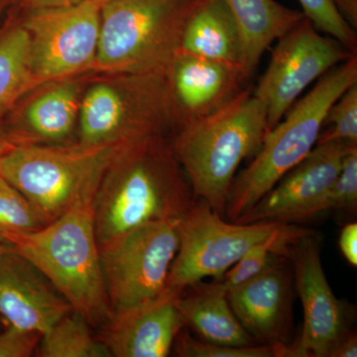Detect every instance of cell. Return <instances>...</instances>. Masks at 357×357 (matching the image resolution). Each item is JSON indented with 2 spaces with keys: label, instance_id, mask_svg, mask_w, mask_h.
<instances>
[{
  "label": "cell",
  "instance_id": "1",
  "mask_svg": "<svg viewBox=\"0 0 357 357\" xmlns=\"http://www.w3.org/2000/svg\"><path fill=\"white\" fill-rule=\"evenodd\" d=\"M194 198L167 136L124 143L103 172L93 197L98 248L149 222H178Z\"/></svg>",
  "mask_w": 357,
  "mask_h": 357
},
{
  "label": "cell",
  "instance_id": "2",
  "mask_svg": "<svg viewBox=\"0 0 357 357\" xmlns=\"http://www.w3.org/2000/svg\"><path fill=\"white\" fill-rule=\"evenodd\" d=\"M267 133L266 107L245 89L211 114L183 123L170 143L195 198L223 218L237 169L257 154Z\"/></svg>",
  "mask_w": 357,
  "mask_h": 357
},
{
  "label": "cell",
  "instance_id": "3",
  "mask_svg": "<svg viewBox=\"0 0 357 357\" xmlns=\"http://www.w3.org/2000/svg\"><path fill=\"white\" fill-rule=\"evenodd\" d=\"M9 246L38 268L89 325L105 326L110 312L93 220V197L82 199L42 229Z\"/></svg>",
  "mask_w": 357,
  "mask_h": 357
},
{
  "label": "cell",
  "instance_id": "4",
  "mask_svg": "<svg viewBox=\"0 0 357 357\" xmlns=\"http://www.w3.org/2000/svg\"><path fill=\"white\" fill-rule=\"evenodd\" d=\"M357 83V57L349 59L319 77L314 89L293 105L285 119L268 131L248 168L234 178L225 215L229 222L250 210L316 146L326 112Z\"/></svg>",
  "mask_w": 357,
  "mask_h": 357
},
{
  "label": "cell",
  "instance_id": "5",
  "mask_svg": "<svg viewBox=\"0 0 357 357\" xmlns=\"http://www.w3.org/2000/svg\"><path fill=\"white\" fill-rule=\"evenodd\" d=\"M96 73L82 95L77 142L96 146L168 137L182 126L167 75Z\"/></svg>",
  "mask_w": 357,
  "mask_h": 357
},
{
  "label": "cell",
  "instance_id": "6",
  "mask_svg": "<svg viewBox=\"0 0 357 357\" xmlns=\"http://www.w3.org/2000/svg\"><path fill=\"white\" fill-rule=\"evenodd\" d=\"M199 0H107L100 4L95 72L167 75Z\"/></svg>",
  "mask_w": 357,
  "mask_h": 357
},
{
  "label": "cell",
  "instance_id": "7",
  "mask_svg": "<svg viewBox=\"0 0 357 357\" xmlns=\"http://www.w3.org/2000/svg\"><path fill=\"white\" fill-rule=\"evenodd\" d=\"M124 143L11 144L0 157V175L29 201L46 225L82 199L95 197L103 172Z\"/></svg>",
  "mask_w": 357,
  "mask_h": 357
},
{
  "label": "cell",
  "instance_id": "8",
  "mask_svg": "<svg viewBox=\"0 0 357 357\" xmlns=\"http://www.w3.org/2000/svg\"><path fill=\"white\" fill-rule=\"evenodd\" d=\"M285 225L227 222L204 199L195 202L178 222V248L167 287L184 291L206 278L222 279L249 249Z\"/></svg>",
  "mask_w": 357,
  "mask_h": 357
},
{
  "label": "cell",
  "instance_id": "9",
  "mask_svg": "<svg viewBox=\"0 0 357 357\" xmlns=\"http://www.w3.org/2000/svg\"><path fill=\"white\" fill-rule=\"evenodd\" d=\"M178 222L147 223L100 249L112 314L154 299L168 288L178 248Z\"/></svg>",
  "mask_w": 357,
  "mask_h": 357
},
{
  "label": "cell",
  "instance_id": "10",
  "mask_svg": "<svg viewBox=\"0 0 357 357\" xmlns=\"http://www.w3.org/2000/svg\"><path fill=\"white\" fill-rule=\"evenodd\" d=\"M25 10L20 22L29 34L37 86L95 72L100 4L83 0L69 6Z\"/></svg>",
  "mask_w": 357,
  "mask_h": 357
},
{
  "label": "cell",
  "instance_id": "11",
  "mask_svg": "<svg viewBox=\"0 0 357 357\" xmlns=\"http://www.w3.org/2000/svg\"><path fill=\"white\" fill-rule=\"evenodd\" d=\"M356 56L333 37L319 34L306 16L278 39L255 95L266 107L268 131L282 121L316 79Z\"/></svg>",
  "mask_w": 357,
  "mask_h": 357
},
{
  "label": "cell",
  "instance_id": "12",
  "mask_svg": "<svg viewBox=\"0 0 357 357\" xmlns=\"http://www.w3.org/2000/svg\"><path fill=\"white\" fill-rule=\"evenodd\" d=\"M285 255L292 263L304 314L302 332L288 344L287 357H331L337 344L354 332L351 307L335 297L328 284L316 234L294 241Z\"/></svg>",
  "mask_w": 357,
  "mask_h": 357
},
{
  "label": "cell",
  "instance_id": "13",
  "mask_svg": "<svg viewBox=\"0 0 357 357\" xmlns=\"http://www.w3.org/2000/svg\"><path fill=\"white\" fill-rule=\"evenodd\" d=\"M294 273L279 253L259 274L229 288L232 312L258 344H290L293 332Z\"/></svg>",
  "mask_w": 357,
  "mask_h": 357
},
{
  "label": "cell",
  "instance_id": "14",
  "mask_svg": "<svg viewBox=\"0 0 357 357\" xmlns=\"http://www.w3.org/2000/svg\"><path fill=\"white\" fill-rule=\"evenodd\" d=\"M349 147L335 141L317 144L306 158L234 222L291 223L307 220L312 206L337 178Z\"/></svg>",
  "mask_w": 357,
  "mask_h": 357
},
{
  "label": "cell",
  "instance_id": "15",
  "mask_svg": "<svg viewBox=\"0 0 357 357\" xmlns=\"http://www.w3.org/2000/svg\"><path fill=\"white\" fill-rule=\"evenodd\" d=\"M86 74L49 82L26 95L2 124L11 144L76 142Z\"/></svg>",
  "mask_w": 357,
  "mask_h": 357
},
{
  "label": "cell",
  "instance_id": "16",
  "mask_svg": "<svg viewBox=\"0 0 357 357\" xmlns=\"http://www.w3.org/2000/svg\"><path fill=\"white\" fill-rule=\"evenodd\" d=\"M72 311L38 268L0 244V316L8 328L43 335Z\"/></svg>",
  "mask_w": 357,
  "mask_h": 357
},
{
  "label": "cell",
  "instance_id": "17",
  "mask_svg": "<svg viewBox=\"0 0 357 357\" xmlns=\"http://www.w3.org/2000/svg\"><path fill=\"white\" fill-rule=\"evenodd\" d=\"M182 293L167 288L154 299L112 314L102 340L112 356H168L185 328L177 307Z\"/></svg>",
  "mask_w": 357,
  "mask_h": 357
},
{
  "label": "cell",
  "instance_id": "18",
  "mask_svg": "<svg viewBox=\"0 0 357 357\" xmlns=\"http://www.w3.org/2000/svg\"><path fill=\"white\" fill-rule=\"evenodd\" d=\"M182 124L211 114L241 91L236 66L178 51L167 72Z\"/></svg>",
  "mask_w": 357,
  "mask_h": 357
},
{
  "label": "cell",
  "instance_id": "19",
  "mask_svg": "<svg viewBox=\"0 0 357 357\" xmlns=\"http://www.w3.org/2000/svg\"><path fill=\"white\" fill-rule=\"evenodd\" d=\"M181 294L177 307L185 326L191 328L199 340L211 344L248 347L258 344L239 323L230 307L222 279L199 281Z\"/></svg>",
  "mask_w": 357,
  "mask_h": 357
},
{
  "label": "cell",
  "instance_id": "20",
  "mask_svg": "<svg viewBox=\"0 0 357 357\" xmlns=\"http://www.w3.org/2000/svg\"><path fill=\"white\" fill-rule=\"evenodd\" d=\"M180 51L241 70V32L225 0H199L185 23Z\"/></svg>",
  "mask_w": 357,
  "mask_h": 357
},
{
  "label": "cell",
  "instance_id": "21",
  "mask_svg": "<svg viewBox=\"0 0 357 357\" xmlns=\"http://www.w3.org/2000/svg\"><path fill=\"white\" fill-rule=\"evenodd\" d=\"M241 32V68L245 79L259 64L263 53L298 24L304 13L275 0H225Z\"/></svg>",
  "mask_w": 357,
  "mask_h": 357
},
{
  "label": "cell",
  "instance_id": "22",
  "mask_svg": "<svg viewBox=\"0 0 357 357\" xmlns=\"http://www.w3.org/2000/svg\"><path fill=\"white\" fill-rule=\"evenodd\" d=\"M30 61V38L20 21L0 33V123L36 88Z\"/></svg>",
  "mask_w": 357,
  "mask_h": 357
},
{
  "label": "cell",
  "instance_id": "23",
  "mask_svg": "<svg viewBox=\"0 0 357 357\" xmlns=\"http://www.w3.org/2000/svg\"><path fill=\"white\" fill-rule=\"evenodd\" d=\"M89 323L82 314L72 311L59 319L41 335L39 356L43 357H112V352L102 340H96Z\"/></svg>",
  "mask_w": 357,
  "mask_h": 357
},
{
  "label": "cell",
  "instance_id": "24",
  "mask_svg": "<svg viewBox=\"0 0 357 357\" xmlns=\"http://www.w3.org/2000/svg\"><path fill=\"white\" fill-rule=\"evenodd\" d=\"M44 225L29 201L0 175V244L9 245L14 237L31 234Z\"/></svg>",
  "mask_w": 357,
  "mask_h": 357
},
{
  "label": "cell",
  "instance_id": "25",
  "mask_svg": "<svg viewBox=\"0 0 357 357\" xmlns=\"http://www.w3.org/2000/svg\"><path fill=\"white\" fill-rule=\"evenodd\" d=\"M288 344H255L231 347L204 342L192 337L183 328L178 333L173 349L180 357H287Z\"/></svg>",
  "mask_w": 357,
  "mask_h": 357
},
{
  "label": "cell",
  "instance_id": "26",
  "mask_svg": "<svg viewBox=\"0 0 357 357\" xmlns=\"http://www.w3.org/2000/svg\"><path fill=\"white\" fill-rule=\"evenodd\" d=\"M323 126L330 128L319 134L317 144L335 141L357 146V83L333 103L326 112Z\"/></svg>",
  "mask_w": 357,
  "mask_h": 357
},
{
  "label": "cell",
  "instance_id": "27",
  "mask_svg": "<svg viewBox=\"0 0 357 357\" xmlns=\"http://www.w3.org/2000/svg\"><path fill=\"white\" fill-rule=\"evenodd\" d=\"M357 203V146L349 147L342 170L332 185L312 206L307 218L328 210L356 208Z\"/></svg>",
  "mask_w": 357,
  "mask_h": 357
},
{
  "label": "cell",
  "instance_id": "28",
  "mask_svg": "<svg viewBox=\"0 0 357 357\" xmlns=\"http://www.w3.org/2000/svg\"><path fill=\"white\" fill-rule=\"evenodd\" d=\"M299 2L304 10L303 13L317 29L330 35L347 50L356 54V32L342 20L331 0H299Z\"/></svg>",
  "mask_w": 357,
  "mask_h": 357
},
{
  "label": "cell",
  "instance_id": "29",
  "mask_svg": "<svg viewBox=\"0 0 357 357\" xmlns=\"http://www.w3.org/2000/svg\"><path fill=\"white\" fill-rule=\"evenodd\" d=\"M41 335L8 328L0 333V357H29L38 347Z\"/></svg>",
  "mask_w": 357,
  "mask_h": 357
},
{
  "label": "cell",
  "instance_id": "30",
  "mask_svg": "<svg viewBox=\"0 0 357 357\" xmlns=\"http://www.w3.org/2000/svg\"><path fill=\"white\" fill-rule=\"evenodd\" d=\"M340 252L345 259L354 267L357 266V225L356 222L347 223L340 232L338 239Z\"/></svg>",
  "mask_w": 357,
  "mask_h": 357
},
{
  "label": "cell",
  "instance_id": "31",
  "mask_svg": "<svg viewBox=\"0 0 357 357\" xmlns=\"http://www.w3.org/2000/svg\"><path fill=\"white\" fill-rule=\"evenodd\" d=\"M342 20L352 30L357 29V0H331Z\"/></svg>",
  "mask_w": 357,
  "mask_h": 357
},
{
  "label": "cell",
  "instance_id": "32",
  "mask_svg": "<svg viewBox=\"0 0 357 357\" xmlns=\"http://www.w3.org/2000/svg\"><path fill=\"white\" fill-rule=\"evenodd\" d=\"M357 337L356 332H351L347 335L333 349L331 357H356Z\"/></svg>",
  "mask_w": 357,
  "mask_h": 357
},
{
  "label": "cell",
  "instance_id": "33",
  "mask_svg": "<svg viewBox=\"0 0 357 357\" xmlns=\"http://www.w3.org/2000/svg\"><path fill=\"white\" fill-rule=\"evenodd\" d=\"M25 9L52 8V7L69 6L83 0H18Z\"/></svg>",
  "mask_w": 357,
  "mask_h": 357
},
{
  "label": "cell",
  "instance_id": "34",
  "mask_svg": "<svg viewBox=\"0 0 357 357\" xmlns=\"http://www.w3.org/2000/svg\"><path fill=\"white\" fill-rule=\"evenodd\" d=\"M10 145L11 143L8 137H7L6 130H4L3 126L0 123V157L10 147Z\"/></svg>",
  "mask_w": 357,
  "mask_h": 357
},
{
  "label": "cell",
  "instance_id": "35",
  "mask_svg": "<svg viewBox=\"0 0 357 357\" xmlns=\"http://www.w3.org/2000/svg\"><path fill=\"white\" fill-rule=\"evenodd\" d=\"M7 2H8V0H0V11L6 6Z\"/></svg>",
  "mask_w": 357,
  "mask_h": 357
},
{
  "label": "cell",
  "instance_id": "36",
  "mask_svg": "<svg viewBox=\"0 0 357 357\" xmlns=\"http://www.w3.org/2000/svg\"><path fill=\"white\" fill-rule=\"evenodd\" d=\"M91 1L96 2L98 4H102L103 2L107 1V0H91Z\"/></svg>",
  "mask_w": 357,
  "mask_h": 357
}]
</instances>
